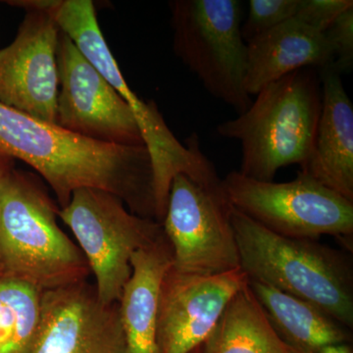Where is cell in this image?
I'll return each instance as SVG.
<instances>
[{
  "label": "cell",
  "instance_id": "8992f818",
  "mask_svg": "<svg viewBox=\"0 0 353 353\" xmlns=\"http://www.w3.org/2000/svg\"><path fill=\"white\" fill-rule=\"evenodd\" d=\"M176 55L215 99L236 113L253 99L246 92L248 46L241 34L243 4L239 0L172 2Z\"/></svg>",
  "mask_w": 353,
  "mask_h": 353
},
{
  "label": "cell",
  "instance_id": "ac0fdd59",
  "mask_svg": "<svg viewBox=\"0 0 353 353\" xmlns=\"http://www.w3.org/2000/svg\"><path fill=\"white\" fill-rule=\"evenodd\" d=\"M202 350L203 353H296L272 326L250 284L228 303Z\"/></svg>",
  "mask_w": 353,
  "mask_h": 353
},
{
  "label": "cell",
  "instance_id": "7402d4cb",
  "mask_svg": "<svg viewBox=\"0 0 353 353\" xmlns=\"http://www.w3.org/2000/svg\"><path fill=\"white\" fill-rule=\"evenodd\" d=\"M352 7V0H299L294 18L324 34L341 14Z\"/></svg>",
  "mask_w": 353,
  "mask_h": 353
},
{
  "label": "cell",
  "instance_id": "3957f363",
  "mask_svg": "<svg viewBox=\"0 0 353 353\" xmlns=\"http://www.w3.org/2000/svg\"><path fill=\"white\" fill-rule=\"evenodd\" d=\"M245 112L218 125L222 138L241 146V175L273 182L283 167L307 162L322 109V83L315 68L297 70L266 85Z\"/></svg>",
  "mask_w": 353,
  "mask_h": 353
},
{
  "label": "cell",
  "instance_id": "30bf717a",
  "mask_svg": "<svg viewBox=\"0 0 353 353\" xmlns=\"http://www.w3.org/2000/svg\"><path fill=\"white\" fill-rule=\"evenodd\" d=\"M17 6L28 13L15 39L0 50V104L57 125L61 32L52 15L36 1Z\"/></svg>",
  "mask_w": 353,
  "mask_h": 353
},
{
  "label": "cell",
  "instance_id": "ffe728a7",
  "mask_svg": "<svg viewBox=\"0 0 353 353\" xmlns=\"http://www.w3.org/2000/svg\"><path fill=\"white\" fill-rule=\"evenodd\" d=\"M297 6L299 0H250L248 17L241 25L245 43L294 18Z\"/></svg>",
  "mask_w": 353,
  "mask_h": 353
},
{
  "label": "cell",
  "instance_id": "d6986e66",
  "mask_svg": "<svg viewBox=\"0 0 353 353\" xmlns=\"http://www.w3.org/2000/svg\"><path fill=\"white\" fill-rule=\"evenodd\" d=\"M41 292L17 278L0 277V353H29L41 321Z\"/></svg>",
  "mask_w": 353,
  "mask_h": 353
},
{
  "label": "cell",
  "instance_id": "603a6c76",
  "mask_svg": "<svg viewBox=\"0 0 353 353\" xmlns=\"http://www.w3.org/2000/svg\"><path fill=\"white\" fill-rule=\"evenodd\" d=\"M11 159H12V158L7 157L6 155L0 153V182L3 180L4 176H6L9 172L12 171V169L10 168Z\"/></svg>",
  "mask_w": 353,
  "mask_h": 353
},
{
  "label": "cell",
  "instance_id": "44dd1931",
  "mask_svg": "<svg viewBox=\"0 0 353 353\" xmlns=\"http://www.w3.org/2000/svg\"><path fill=\"white\" fill-rule=\"evenodd\" d=\"M334 62L332 69L336 73H348L353 67V7L345 11L324 32Z\"/></svg>",
  "mask_w": 353,
  "mask_h": 353
},
{
  "label": "cell",
  "instance_id": "9a60e30c",
  "mask_svg": "<svg viewBox=\"0 0 353 353\" xmlns=\"http://www.w3.org/2000/svg\"><path fill=\"white\" fill-rule=\"evenodd\" d=\"M245 88L253 97L297 70L332 66L333 52L324 34L292 18L246 43Z\"/></svg>",
  "mask_w": 353,
  "mask_h": 353
},
{
  "label": "cell",
  "instance_id": "d4e9b609",
  "mask_svg": "<svg viewBox=\"0 0 353 353\" xmlns=\"http://www.w3.org/2000/svg\"><path fill=\"white\" fill-rule=\"evenodd\" d=\"M190 353H203V350H202V345L201 347H197L196 350H194V352Z\"/></svg>",
  "mask_w": 353,
  "mask_h": 353
},
{
  "label": "cell",
  "instance_id": "7c38bea8",
  "mask_svg": "<svg viewBox=\"0 0 353 353\" xmlns=\"http://www.w3.org/2000/svg\"><path fill=\"white\" fill-rule=\"evenodd\" d=\"M250 283L241 269L219 275L170 267L160 288L158 353H190L201 347L234 294Z\"/></svg>",
  "mask_w": 353,
  "mask_h": 353
},
{
  "label": "cell",
  "instance_id": "2e32d148",
  "mask_svg": "<svg viewBox=\"0 0 353 353\" xmlns=\"http://www.w3.org/2000/svg\"><path fill=\"white\" fill-rule=\"evenodd\" d=\"M131 263L132 275L118 303L126 353H158L160 288L172 266V248L164 232L134 252Z\"/></svg>",
  "mask_w": 353,
  "mask_h": 353
},
{
  "label": "cell",
  "instance_id": "6da1fadb",
  "mask_svg": "<svg viewBox=\"0 0 353 353\" xmlns=\"http://www.w3.org/2000/svg\"><path fill=\"white\" fill-rule=\"evenodd\" d=\"M0 153L38 171L61 208L81 189L111 192L134 214L155 218L153 169L145 145L102 143L0 104Z\"/></svg>",
  "mask_w": 353,
  "mask_h": 353
},
{
  "label": "cell",
  "instance_id": "e0dca14e",
  "mask_svg": "<svg viewBox=\"0 0 353 353\" xmlns=\"http://www.w3.org/2000/svg\"><path fill=\"white\" fill-rule=\"evenodd\" d=\"M272 326L296 353H353L352 329L321 309L259 283L250 282Z\"/></svg>",
  "mask_w": 353,
  "mask_h": 353
},
{
  "label": "cell",
  "instance_id": "277c9868",
  "mask_svg": "<svg viewBox=\"0 0 353 353\" xmlns=\"http://www.w3.org/2000/svg\"><path fill=\"white\" fill-rule=\"evenodd\" d=\"M46 8L54 18L60 31L75 43L131 109L152 159L157 212L163 214L166 211L171 183L176 175L183 174L201 185L217 183L219 175L214 165L202 153L196 134L190 137L187 145H183L167 126L154 102L141 101L128 85L102 34L94 2L48 1Z\"/></svg>",
  "mask_w": 353,
  "mask_h": 353
},
{
  "label": "cell",
  "instance_id": "8fae6325",
  "mask_svg": "<svg viewBox=\"0 0 353 353\" xmlns=\"http://www.w3.org/2000/svg\"><path fill=\"white\" fill-rule=\"evenodd\" d=\"M57 65V126L102 143L145 145L126 101L62 32Z\"/></svg>",
  "mask_w": 353,
  "mask_h": 353
},
{
  "label": "cell",
  "instance_id": "5bb4252c",
  "mask_svg": "<svg viewBox=\"0 0 353 353\" xmlns=\"http://www.w3.org/2000/svg\"><path fill=\"white\" fill-rule=\"evenodd\" d=\"M322 109L314 148L301 172L353 201V105L341 75L319 70Z\"/></svg>",
  "mask_w": 353,
  "mask_h": 353
},
{
  "label": "cell",
  "instance_id": "4fadbf2b",
  "mask_svg": "<svg viewBox=\"0 0 353 353\" xmlns=\"http://www.w3.org/2000/svg\"><path fill=\"white\" fill-rule=\"evenodd\" d=\"M29 353H126L118 303H102L85 281L43 290Z\"/></svg>",
  "mask_w": 353,
  "mask_h": 353
},
{
  "label": "cell",
  "instance_id": "9c48e42d",
  "mask_svg": "<svg viewBox=\"0 0 353 353\" xmlns=\"http://www.w3.org/2000/svg\"><path fill=\"white\" fill-rule=\"evenodd\" d=\"M231 210L223 185L205 187L183 174L174 178L161 224L175 270L219 275L241 269Z\"/></svg>",
  "mask_w": 353,
  "mask_h": 353
},
{
  "label": "cell",
  "instance_id": "7a4b0ae2",
  "mask_svg": "<svg viewBox=\"0 0 353 353\" xmlns=\"http://www.w3.org/2000/svg\"><path fill=\"white\" fill-rule=\"evenodd\" d=\"M241 269L250 282L312 304L353 329L352 255L318 241L285 238L232 208Z\"/></svg>",
  "mask_w": 353,
  "mask_h": 353
},
{
  "label": "cell",
  "instance_id": "5b68a950",
  "mask_svg": "<svg viewBox=\"0 0 353 353\" xmlns=\"http://www.w3.org/2000/svg\"><path fill=\"white\" fill-rule=\"evenodd\" d=\"M50 197L10 171L0 182V261L6 275L37 289L83 282L90 270L78 245L58 226Z\"/></svg>",
  "mask_w": 353,
  "mask_h": 353
},
{
  "label": "cell",
  "instance_id": "52a82bcc",
  "mask_svg": "<svg viewBox=\"0 0 353 353\" xmlns=\"http://www.w3.org/2000/svg\"><path fill=\"white\" fill-rule=\"evenodd\" d=\"M232 208L269 231L297 240L331 236L352 252L353 201L299 172L287 183L253 180L233 171L222 179Z\"/></svg>",
  "mask_w": 353,
  "mask_h": 353
},
{
  "label": "cell",
  "instance_id": "ba28073f",
  "mask_svg": "<svg viewBox=\"0 0 353 353\" xmlns=\"http://www.w3.org/2000/svg\"><path fill=\"white\" fill-rule=\"evenodd\" d=\"M58 215L75 236L106 305L119 303L134 253L163 234L161 223L129 212L122 199L101 190H76Z\"/></svg>",
  "mask_w": 353,
  "mask_h": 353
},
{
  "label": "cell",
  "instance_id": "cb8c5ba5",
  "mask_svg": "<svg viewBox=\"0 0 353 353\" xmlns=\"http://www.w3.org/2000/svg\"><path fill=\"white\" fill-rule=\"evenodd\" d=\"M6 275V272H4L3 265L0 264V277H2V276Z\"/></svg>",
  "mask_w": 353,
  "mask_h": 353
},
{
  "label": "cell",
  "instance_id": "484cf974",
  "mask_svg": "<svg viewBox=\"0 0 353 353\" xmlns=\"http://www.w3.org/2000/svg\"><path fill=\"white\" fill-rule=\"evenodd\" d=\"M0 264H1V261H0Z\"/></svg>",
  "mask_w": 353,
  "mask_h": 353
}]
</instances>
